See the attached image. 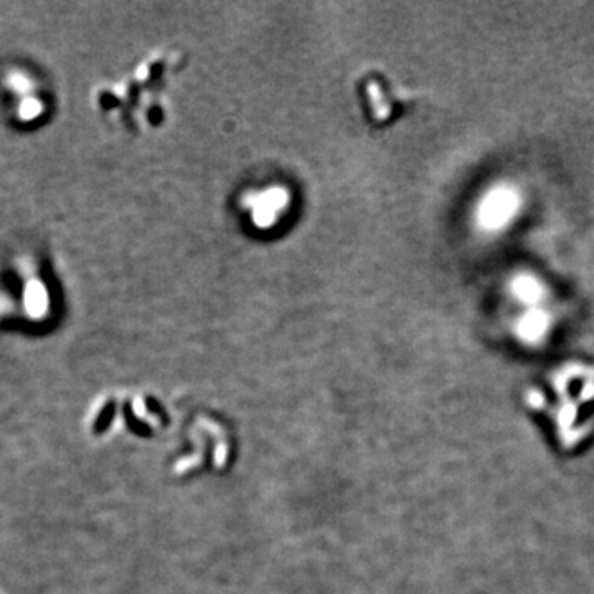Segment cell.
I'll list each match as a JSON object with an SVG mask.
<instances>
[{"label": "cell", "mask_w": 594, "mask_h": 594, "mask_svg": "<svg viewBox=\"0 0 594 594\" xmlns=\"http://www.w3.org/2000/svg\"><path fill=\"white\" fill-rule=\"evenodd\" d=\"M289 192L284 187H267L246 193L243 207L248 210L251 223L261 231L272 230L287 212Z\"/></svg>", "instance_id": "1"}, {"label": "cell", "mask_w": 594, "mask_h": 594, "mask_svg": "<svg viewBox=\"0 0 594 594\" xmlns=\"http://www.w3.org/2000/svg\"><path fill=\"white\" fill-rule=\"evenodd\" d=\"M520 197L515 188L497 185L486 193L477 208V223L486 231H498L512 222L518 212Z\"/></svg>", "instance_id": "2"}, {"label": "cell", "mask_w": 594, "mask_h": 594, "mask_svg": "<svg viewBox=\"0 0 594 594\" xmlns=\"http://www.w3.org/2000/svg\"><path fill=\"white\" fill-rule=\"evenodd\" d=\"M548 315L541 311V309L532 307L518 320L517 330L520 337H523L525 340H538L540 337H543L546 329H548Z\"/></svg>", "instance_id": "3"}, {"label": "cell", "mask_w": 594, "mask_h": 594, "mask_svg": "<svg viewBox=\"0 0 594 594\" xmlns=\"http://www.w3.org/2000/svg\"><path fill=\"white\" fill-rule=\"evenodd\" d=\"M512 292L513 296L527 304V306H537V302L543 296V287L538 280H535L532 276H518L515 277L512 282Z\"/></svg>", "instance_id": "4"}]
</instances>
